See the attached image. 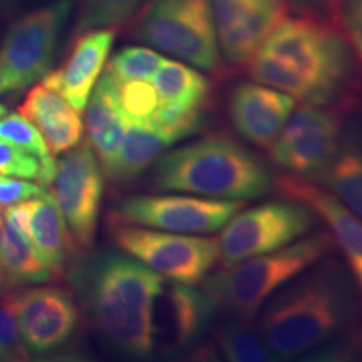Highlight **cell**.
Returning <instances> with one entry per match:
<instances>
[{
    "label": "cell",
    "mask_w": 362,
    "mask_h": 362,
    "mask_svg": "<svg viewBox=\"0 0 362 362\" xmlns=\"http://www.w3.org/2000/svg\"><path fill=\"white\" fill-rule=\"evenodd\" d=\"M250 78L292 96L325 106L352 76V52L342 33L315 17H284L248 61Z\"/></svg>",
    "instance_id": "6da1fadb"
},
{
    "label": "cell",
    "mask_w": 362,
    "mask_h": 362,
    "mask_svg": "<svg viewBox=\"0 0 362 362\" xmlns=\"http://www.w3.org/2000/svg\"><path fill=\"white\" fill-rule=\"evenodd\" d=\"M354 317V288L336 260H320L285 284L260 309V336L272 354L293 359L334 341Z\"/></svg>",
    "instance_id": "7a4b0ae2"
},
{
    "label": "cell",
    "mask_w": 362,
    "mask_h": 362,
    "mask_svg": "<svg viewBox=\"0 0 362 362\" xmlns=\"http://www.w3.org/2000/svg\"><path fill=\"white\" fill-rule=\"evenodd\" d=\"M161 275L133 257L104 253L76 274L83 305L99 334L121 354H153L151 310Z\"/></svg>",
    "instance_id": "3957f363"
},
{
    "label": "cell",
    "mask_w": 362,
    "mask_h": 362,
    "mask_svg": "<svg viewBox=\"0 0 362 362\" xmlns=\"http://www.w3.org/2000/svg\"><path fill=\"white\" fill-rule=\"evenodd\" d=\"M155 187L215 200H255L275 187L269 166L225 134H210L161 155Z\"/></svg>",
    "instance_id": "277c9868"
},
{
    "label": "cell",
    "mask_w": 362,
    "mask_h": 362,
    "mask_svg": "<svg viewBox=\"0 0 362 362\" xmlns=\"http://www.w3.org/2000/svg\"><path fill=\"white\" fill-rule=\"evenodd\" d=\"M334 247L336 240L327 232L298 238L279 250L223 267L208 277L205 291L216 305H223L242 322H250L279 288L325 259Z\"/></svg>",
    "instance_id": "5b68a950"
},
{
    "label": "cell",
    "mask_w": 362,
    "mask_h": 362,
    "mask_svg": "<svg viewBox=\"0 0 362 362\" xmlns=\"http://www.w3.org/2000/svg\"><path fill=\"white\" fill-rule=\"evenodd\" d=\"M133 35L197 69L221 67L211 0H146Z\"/></svg>",
    "instance_id": "8992f818"
},
{
    "label": "cell",
    "mask_w": 362,
    "mask_h": 362,
    "mask_svg": "<svg viewBox=\"0 0 362 362\" xmlns=\"http://www.w3.org/2000/svg\"><path fill=\"white\" fill-rule=\"evenodd\" d=\"M110 223L116 247L163 279L200 284L220 260L218 238L192 237L119 221Z\"/></svg>",
    "instance_id": "52a82bcc"
},
{
    "label": "cell",
    "mask_w": 362,
    "mask_h": 362,
    "mask_svg": "<svg viewBox=\"0 0 362 362\" xmlns=\"http://www.w3.org/2000/svg\"><path fill=\"white\" fill-rule=\"evenodd\" d=\"M317 215L304 203L292 200L269 202L235 214L218 238L221 265L279 250L312 230Z\"/></svg>",
    "instance_id": "ba28073f"
},
{
    "label": "cell",
    "mask_w": 362,
    "mask_h": 362,
    "mask_svg": "<svg viewBox=\"0 0 362 362\" xmlns=\"http://www.w3.org/2000/svg\"><path fill=\"white\" fill-rule=\"evenodd\" d=\"M243 202L215 200L192 194H141L121 200L110 221L173 233H215L240 211Z\"/></svg>",
    "instance_id": "9c48e42d"
},
{
    "label": "cell",
    "mask_w": 362,
    "mask_h": 362,
    "mask_svg": "<svg viewBox=\"0 0 362 362\" xmlns=\"http://www.w3.org/2000/svg\"><path fill=\"white\" fill-rule=\"evenodd\" d=\"M103 189V168L90 144H78L57 161L51 194L69 226L72 238L84 250L93 247L96 238Z\"/></svg>",
    "instance_id": "30bf717a"
},
{
    "label": "cell",
    "mask_w": 362,
    "mask_h": 362,
    "mask_svg": "<svg viewBox=\"0 0 362 362\" xmlns=\"http://www.w3.org/2000/svg\"><path fill=\"white\" fill-rule=\"evenodd\" d=\"M216 304L206 291L189 284L163 280L151 310L153 354L181 356L202 341Z\"/></svg>",
    "instance_id": "8fae6325"
},
{
    "label": "cell",
    "mask_w": 362,
    "mask_h": 362,
    "mask_svg": "<svg viewBox=\"0 0 362 362\" xmlns=\"http://www.w3.org/2000/svg\"><path fill=\"white\" fill-rule=\"evenodd\" d=\"M341 148V117L324 106L304 104L288 116L275 141L272 160L292 171L312 178L332 161Z\"/></svg>",
    "instance_id": "7c38bea8"
},
{
    "label": "cell",
    "mask_w": 362,
    "mask_h": 362,
    "mask_svg": "<svg viewBox=\"0 0 362 362\" xmlns=\"http://www.w3.org/2000/svg\"><path fill=\"white\" fill-rule=\"evenodd\" d=\"M72 8V0H56L27 13L8 27L0 45V62L30 86L51 72L59 35Z\"/></svg>",
    "instance_id": "4fadbf2b"
},
{
    "label": "cell",
    "mask_w": 362,
    "mask_h": 362,
    "mask_svg": "<svg viewBox=\"0 0 362 362\" xmlns=\"http://www.w3.org/2000/svg\"><path fill=\"white\" fill-rule=\"evenodd\" d=\"M12 307L24 349L29 356L57 351L72 337L79 322V309L64 288L30 287L11 293Z\"/></svg>",
    "instance_id": "5bb4252c"
},
{
    "label": "cell",
    "mask_w": 362,
    "mask_h": 362,
    "mask_svg": "<svg viewBox=\"0 0 362 362\" xmlns=\"http://www.w3.org/2000/svg\"><path fill=\"white\" fill-rule=\"evenodd\" d=\"M211 7L220 51L235 66L248 64L287 12L285 0H211Z\"/></svg>",
    "instance_id": "9a60e30c"
},
{
    "label": "cell",
    "mask_w": 362,
    "mask_h": 362,
    "mask_svg": "<svg viewBox=\"0 0 362 362\" xmlns=\"http://www.w3.org/2000/svg\"><path fill=\"white\" fill-rule=\"evenodd\" d=\"M284 197L304 203L327 223L330 235L341 247L351 274L362 288V220L347 208L336 194L302 175L280 176L275 183Z\"/></svg>",
    "instance_id": "2e32d148"
},
{
    "label": "cell",
    "mask_w": 362,
    "mask_h": 362,
    "mask_svg": "<svg viewBox=\"0 0 362 362\" xmlns=\"http://www.w3.org/2000/svg\"><path fill=\"white\" fill-rule=\"evenodd\" d=\"M296 107V99L270 86L240 83L228 99V115L233 128L255 146H272L288 116Z\"/></svg>",
    "instance_id": "e0dca14e"
},
{
    "label": "cell",
    "mask_w": 362,
    "mask_h": 362,
    "mask_svg": "<svg viewBox=\"0 0 362 362\" xmlns=\"http://www.w3.org/2000/svg\"><path fill=\"white\" fill-rule=\"evenodd\" d=\"M115 35V29H94L79 34L64 64L49 72L42 84L61 94L74 110L84 111L106 66Z\"/></svg>",
    "instance_id": "ac0fdd59"
},
{
    "label": "cell",
    "mask_w": 362,
    "mask_h": 362,
    "mask_svg": "<svg viewBox=\"0 0 362 362\" xmlns=\"http://www.w3.org/2000/svg\"><path fill=\"white\" fill-rule=\"evenodd\" d=\"M19 112L37 126L52 156L67 153L83 139L84 123L79 111L45 84L34 86L27 93Z\"/></svg>",
    "instance_id": "d6986e66"
},
{
    "label": "cell",
    "mask_w": 362,
    "mask_h": 362,
    "mask_svg": "<svg viewBox=\"0 0 362 362\" xmlns=\"http://www.w3.org/2000/svg\"><path fill=\"white\" fill-rule=\"evenodd\" d=\"M86 131L93 151L107 175L115 166L126 133V121L116 98V79L104 72L86 104Z\"/></svg>",
    "instance_id": "ffe728a7"
},
{
    "label": "cell",
    "mask_w": 362,
    "mask_h": 362,
    "mask_svg": "<svg viewBox=\"0 0 362 362\" xmlns=\"http://www.w3.org/2000/svg\"><path fill=\"white\" fill-rule=\"evenodd\" d=\"M25 206L30 242L42 264L54 277H59L64 274L76 252L69 226L49 192L27 200Z\"/></svg>",
    "instance_id": "44dd1931"
},
{
    "label": "cell",
    "mask_w": 362,
    "mask_h": 362,
    "mask_svg": "<svg viewBox=\"0 0 362 362\" xmlns=\"http://www.w3.org/2000/svg\"><path fill=\"white\" fill-rule=\"evenodd\" d=\"M183 139L175 131L155 128L148 123H126V133L115 166L106 176L115 183H128L138 178L163 151Z\"/></svg>",
    "instance_id": "7402d4cb"
},
{
    "label": "cell",
    "mask_w": 362,
    "mask_h": 362,
    "mask_svg": "<svg viewBox=\"0 0 362 362\" xmlns=\"http://www.w3.org/2000/svg\"><path fill=\"white\" fill-rule=\"evenodd\" d=\"M151 79L158 94V107L176 112L202 110L211 90L210 81L200 71L170 59H163Z\"/></svg>",
    "instance_id": "603a6c76"
},
{
    "label": "cell",
    "mask_w": 362,
    "mask_h": 362,
    "mask_svg": "<svg viewBox=\"0 0 362 362\" xmlns=\"http://www.w3.org/2000/svg\"><path fill=\"white\" fill-rule=\"evenodd\" d=\"M4 285L8 292L27 284H44L54 279V274L42 264L30 242L11 221L4 220L2 262H0Z\"/></svg>",
    "instance_id": "cb8c5ba5"
},
{
    "label": "cell",
    "mask_w": 362,
    "mask_h": 362,
    "mask_svg": "<svg viewBox=\"0 0 362 362\" xmlns=\"http://www.w3.org/2000/svg\"><path fill=\"white\" fill-rule=\"evenodd\" d=\"M315 183L336 194L347 208L362 220V144H341L336 156L314 176Z\"/></svg>",
    "instance_id": "d4e9b609"
},
{
    "label": "cell",
    "mask_w": 362,
    "mask_h": 362,
    "mask_svg": "<svg viewBox=\"0 0 362 362\" xmlns=\"http://www.w3.org/2000/svg\"><path fill=\"white\" fill-rule=\"evenodd\" d=\"M0 139L8 141L16 146L30 153V155L37 158L44 166V185H51L56 176L57 163L54 161L45 143L44 136L37 129L33 121H29L22 115H7L0 117Z\"/></svg>",
    "instance_id": "484cf974"
},
{
    "label": "cell",
    "mask_w": 362,
    "mask_h": 362,
    "mask_svg": "<svg viewBox=\"0 0 362 362\" xmlns=\"http://www.w3.org/2000/svg\"><path fill=\"white\" fill-rule=\"evenodd\" d=\"M215 344L218 347V354L226 361L233 362H264L272 361L274 354L269 349L259 332H253L245 325L225 324L216 329Z\"/></svg>",
    "instance_id": "4316f807"
},
{
    "label": "cell",
    "mask_w": 362,
    "mask_h": 362,
    "mask_svg": "<svg viewBox=\"0 0 362 362\" xmlns=\"http://www.w3.org/2000/svg\"><path fill=\"white\" fill-rule=\"evenodd\" d=\"M141 0H81L74 34L94 29H116L128 22Z\"/></svg>",
    "instance_id": "83f0119b"
},
{
    "label": "cell",
    "mask_w": 362,
    "mask_h": 362,
    "mask_svg": "<svg viewBox=\"0 0 362 362\" xmlns=\"http://www.w3.org/2000/svg\"><path fill=\"white\" fill-rule=\"evenodd\" d=\"M116 98L126 123H148L158 107L156 89L148 81L116 79Z\"/></svg>",
    "instance_id": "f1b7e54d"
},
{
    "label": "cell",
    "mask_w": 362,
    "mask_h": 362,
    "mask_svg": "<svg viewBox=\"0 0 362 362\" xmlns=\"http://www.w3.org/2000/svg\"><path fill=\"white\" fill-rule=\"evenodd\" d=\"M160 52L148 47H126L107 62L106 72L117 81H149L163 62Z\"/></svg>",
    "instance_id": "f546056e"
},
{
    "label": "cell",
    "mask_w": 362,
    "mask_h": 362,
    "mask_svg": "<svg viewBox=\"0 0 362 362\" xmlns=\"http://www.w3.org/2000/svg\"><path fill=\"white\" fill-rule=\"evenodd\" d=\"M0 175L35 180L44 185L42 163L30 153L4 139H0Z\"/></svg>",
    "instance_id": "4dcf8cb0"
},
{
    "label": "cell",
    "mask_w": 362,
    "mask_h": 362,
    "mask_svg": "<svg viewBox=\"0 0 362 362\" xmlns=\"http://www.w3.org/2000/svg\"><path fill=\"white\" fill-rule=\"evenodd\" d=\"M11 293L0 297V361H25L29 354L22 344Z\"/></svg>",
    "instance_id": "1f68e13d"
},
{
    "label": "cell",
    "mask_w": 362,
    "mask_h": 362,
    "mask_svg": "<svg viewBox=\"0 0 362 362\" xmlns=\"http://www.w3.org/2000/svg\"><path fill=\"white\" fill-rule=\"evenodd\" d=\"M339 19L344 39L362 64V0H341Z\"/></svg>",
    "instance_id": "d6a6232c"
},
{
    "label": "cell",
    "mask_w": 362,
    "mask_h": 362,
    "mask_svg": "<svg viewBox=\"0 0 362 362\" xmlns=\"http://www.w3.org/2000/svg\"><path fill=\"white\" fill-rule=\"evenodd\" d=\"M44 193L45 189L40 185L30 183L24 178H8L6 175H0V206L27 202Z\"/></svg>",
    "instance_id": "836d02e7"
},
{
    "label": "cell",
    "mask_w": 362,
    "mask_h": 362,
    "mask_svg": "<svg viewBox=\"0 0 362 362\" xmlns=\"http://www.w3.org/2000/svg\"><path fill=\"white\" fill-rule=\"evenodd\" d=\"M27 88L24 81L19 76L13 74L12 71H8L6 66L0 62V94L12 93V90H21Z\"/></svg>",
    "instance_id": "e575fe53"
},
{
    "label": "cell",
    "mask_w": 362,
    "mask_h": 362,
    "mask_svg": "<svg viewBox=\"0 0 362 362\" xmlns=\"http://www.w3.org/2000/svg\"><path fill=\"white\" fill-rule=\"evenodd\" d=\"M291 2L296 4V6H300V7H324V6H329V4H336L339 0H291Z\"/></svg>",
    "instance_id": "d590c367"
},
{
    "label": "cell",
    "mask_w": 362,
    "mask_h": 362,
    "mask_svg": "<svg viewBox=\"0 0 362 362\" xmlns=\"http://www.w3.org/2000/svg\"><path fill=\"white\" fill-rule=\"evenodd\" d=\"M2 243H4V215L2 211H0V262H2ZM6 293H8V291L6 288V285H4L2 272H0V297L6 296Z\"/></svg>",
    "instance_id": "8d00e7d4"
},
{
    "label": "cell",
    "mask_w": 362,
    "mask_h": 362,
    "mask_svg": "<svg viewBox=\"0 0 362 362\" xmlns=\"http://www.w3.org/2000/svg\"><path fill=\"white\" fill-rule=\"evenodd\" d=\"M7 107L6 106H4V104L2 103H0V117H2V116H6L7 115Z\"/></svg>",
    "instance_id": "74e56055"
},
{
    "label": "cell",
    "mask_w": 362,
    "mask_h": 362,
    "mask_svg": "<svg viewBox=\"0 0 362 362\" xmlns=\"http://www.w3.org/2000/svg\"><path fill=\"white\" fill-rule=\"evenodd\" d=\"M4 2V0H0V4H2Z\"/></svg>",
    "instance_id": "f35d334b"
}]
</instances>
